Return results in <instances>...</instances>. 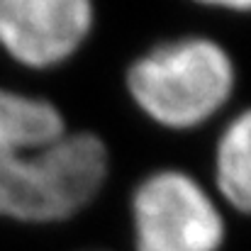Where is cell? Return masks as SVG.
<instances>
[{
    "instance_id": "1",
    "label": "cell",
    "mask_w": 251,
    "mask_h": 251,
    "mask_svg": "<svg viewBox=\"0 0 251 251\" xmlns=\"http://www.w3.org/2000/svg\"><path fill=\"white\" fill-rule=\"evenodd\" d=\"M107 176L95 134H66L61 112L42 98L0 88V215L56 222L76 215Z\"/></svg>"
},
{
    "instance_id": "2",
    "label": "cell",
    "mask_w": 251,
    "mask_h": 251,
    "mask_svg": "<svg viewBox=\"0 0 251 251\" xmlns=\"http://www.w3.org/2000/svg\"><path fill=\"white\" fill-rule=\"evenodd\" d=\"M127 88L151 120L185 129L205 122L227 102L234 90V64L212 39H173L129 66Z\"/></svg>"
},
{
    "instance_id": "3",
    "label": "cell",
    "mask_w": 251,
    "mask_h": 251,
    "mask_svg": "<svg viewBox=\"0 0 251 251\" xmlns=\"http://www.w3.org/2000/svg\"><path fill=\"white\" fill-rule=\"evenodd\" d=\"M137 251H220L222 217L210 195L180 171H159L132 198Z\"/></svg>"
},
{
    "instance_id": "4",
    "label": "cell",
    "mask_w": 251,
    "mask_h": 251,
    "mask_svg": "<svg viewBox=\"0 0 251 251\" xmlns=\"http://www.w3.org/2000/svg\"><path fill=\"white\" fill-rule=\"evenodd\" d=\"M90 27V0H0V47L32 69L69 59Z\"/></svg>"
},
{
    "instance_id": "5",
    "label": "cell",
    "mask_w": 251,
    "mask_h": 251,
    "mask_svg": "<svg viewBox=\"0 0 251 251\" xmlns=\"http://www.w3.org/2000/svg\"><path fill=\"white\" fill-rule=\"evenodd\" d=\"M249 142L251 117L249 112H239L227 125L217 144V185L222 195L242 212H249L251 205Z\"/></svg>"
},
{
    "instance_id": "6",
    "label": "cell",
    "mask_w": 251,
    "mask_h": 251,
    "mask_svg": "<svg viewBox=\"0 0 251 251\" xmlns=\"http://www.w3.org/2000/svg\"><path fill=\"white\" fill-rule=\"evenodd\" d=\"M198 2L220 5V7H229V10H239V12H244V10L249 7V0H198Z\"/></svg>"
}]
</instances>
